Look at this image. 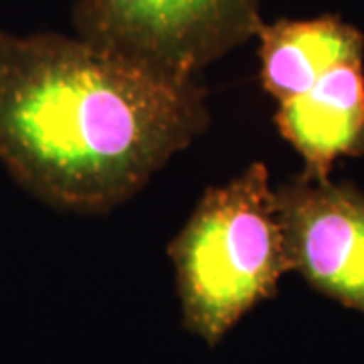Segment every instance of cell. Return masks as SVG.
Masks as SVG:
<instances>
[{
  "label": "cell",
  "mask_w": 364,
  "mask_h": 364,
  "mask_svg": "<svg viewBox=\"0 0 364 364\" xmlns=\"http://www.w3.org/2000/svg\"><path fill=\"white\" fill-rule=\"evenodd\" d=\"M168 257L184 330L217 346L291 272L267 166L253 162L207 188L168 243Z\"/></svg>",
  "instance_id": "7a4b0ae2"
},
{
  "label": "cell",
  "mask_w": 364,
  "mask_h": 364,
  "mask_svg": "<svg viewBox=\"0 0 364 364\" xmlns=\"http://www.w3.org/2000/svg\"><path fill=\"white\" fill-rule=\"evenodd\" d=\"M277 105L275 126L304 158V178L328 181L338 158L364 156V61L330 69Z\"/></svg>",
  "instance_id": "5b68a950"
},
{
  "label": "cell",
  "mask_w": 364,
  "mask_h": 364,
  "mask_svg": "<svg viewBox=\"0 0 364 364\" xmlns=\"http://www.w3.org/2000/svg\"><path fill=\"white\" fill-rule=\"evenodd\" d=\"M289 269L326 298L364 314V193L298 176L275 188Z\"/></svg>",
  "instance_id": "277c9868"
},
{
  "label": "cell",
  "mask_w": 364,
  "mask_h": 364,
  "mask_svg": "<svg viewBox=\"0 0 364 364\" xmlns=\"http://www.w3.org/2000/svg\"><path fill=\"white\" fill-rule=\"evenodd\" d=\"M79 39L162 77L196 81L265 23L259 0H77Z\"/></svg>",
  "instance_id": "3957f363"
},
{
  "label": "cell",
  "mask_w": 364,
  "mask_h": 364,
  "mask_svg": "<svg viewBox=\"0 0 364 364\" xmlns=\"http://www.w3.org/2000/svg\"><path fill=\"white\" fill-rule=\"evenodd\" d=\"M198 81L79 37L0 33V162L39 200L104 215L207 130Z\"/></svg>",
  "instance_id": "6da1fadb"
},
{
  "label": "cell",
  "mask_w": 364,
  "mask_h": 364,
  "mask_svg": "<svg viewBox=\"0 0 364 364\" xmlns=\"http://www.w3.org/2000/svg\"><path fill=\"white\" fill-rule=\"evenodd\" d=\"M255 39L261 85L277 104L310 90L334 67L364 61V35L336 14L263 23Z\"/></svg>",
  "instance_id": "8992f818"
}]
</instances>
